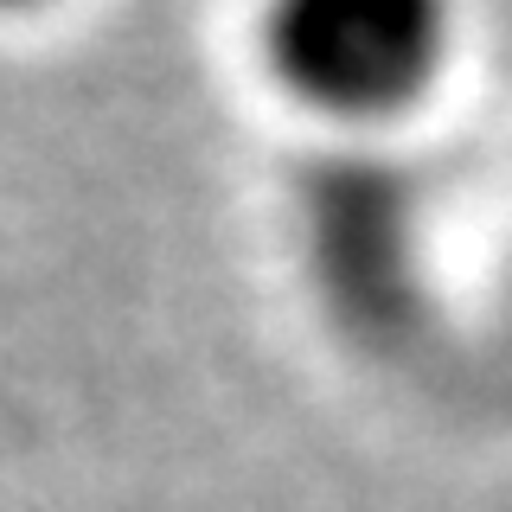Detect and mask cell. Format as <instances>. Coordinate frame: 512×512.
Wrapping results in <instances>:
<instances>
[{
  "mask_svg": "<svg viewBox=\"0 0 512 512\" xmlns=\"http://www.w3.org/2000/svg\"><path fill=\"white\" fill-rule=\"evenodd\" d=\"M45 7H58V0H0V13H45Z\"/></svg>",
  "mask_w": 512,
  "mask_h": 512,
  "instance_id": "cell-2",
  "label": "cell"
},
{
  "mask_svg": "<svg viewBox=\"0 0 512 512\" xmlns=\"http://www.w3.org/2000/svg\"><path fill=\"white\" fill-rule=\"evenodd\" d=\"M461 0H263L256 52L301 109L391 122L448 77Z\"/></svg>",
  "mask_w": 512,
  "mask_h": 512,
  "instance_id": "cell-1",
  "label": "cell"
}]
</instances>
